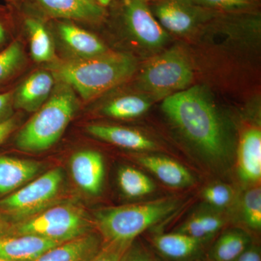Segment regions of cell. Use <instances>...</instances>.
Segmentation results:
<instances>
[{
  "mask_svg": "<svg viewBox=\"0 0 261 261\" xmlns=\"http://www.w3.org/2000/svg\"><path fill=\"white\" fill-rule=\"evenodd\" d=\"M89 135L122 148L135 151L153 150L157 145L138 130L126 127L92 124L87 127Z\"/></svg>",
  "mask_w": 261,
  "mask_h": 261,
  "instance_id": "cell-15",
  "label": "cell"
},
{
  "mask_svg": "<svg viewBox=\"0 0 261 261\" xmlns=\"http://www.w3.org/2000/svg\"><path fill=\"white\" fill-rule=\"evenodd\" d=\"M242 212L245 224L253 230L261 228V190L260 187L245 192L242 202Z\"/></svg>",
  "mask_w": 261,
  "mask_h": 261,
  "instance_id": "cell-26",
  "label": "cell"
},
{
  "mask_svg": "<svg viewBox=\"0 0 261 261\" xmlns=\"http://www.w3.org/2000/svg\"><path fill=\"white\" fill-rule=\"evenodd\" d=\"M118 181L122 192L129 198L148 195L155 189L153 181L147 175L130 166L120 168Z\"/></svg>",
  "mask_w": 261,
  "mask_h": 261,
  "instance_id": "cell-25",
  "label": "cell"
},
{
  "mask_svg": "<svg viewBox=\"0 0 261 261\" xmlns=\"http://www.w3.org/2000/svg\"><path fill=\"white\" fill-rule=\"evenodd\" d=\"M61 243L37 235H6L0 238V257L10 261H34Z\"/></svg>",
  "mask_w": 261,
  "mask_h": 261,
  "instance_id": "cell-11",
  "label": "cell"
},
{
  "mask_svg": "<svg viewBox=\"0 0 261 261\" xmlns=\"http://www.w3.org/2000/svg\"><path fill=\"white\" fill-rule=\"evenodd\" d=\"M149 97L142 95H125L117 97L102 108L107 116L117 119H132L145 114L151 106Z\"/></svg>",
  "mask_w": 261,
  "mask_h": 261,
  "instance_id": "cell-22",
  "label": "cell"
},
{
  "mask_svg": "<svg viewBox=\"0 0 261 261\" xmlns=\"http://www.w3.org/2000/svg\"><path fill=\"white\" fill-rule=\"evenodd\" d=\"M48 68L56 80L89 101L128 80L137 63L129 55L108 51L93 58L55 62Z\"/></svg>",
  "mask_w": 261,
  "mask_h": 261,
  "instance_id": "cell-2",
  "label": "cell"
},
{
  "mask_svg": "<svg viewBox=\"0 0 261 261\" xmlns=\"http://www.w3.org/2000/svg\"><path fill=\"white\" fill-rule=\"evenodd\" d=\"M120 261H160L145 247L135 243H132L123 252Z\"/></svg>",
  "mask_w": 261,
  "mask_h": 261,
  "instance_id": "cell-31",
  "label": "cell"
},
{
  "mask_svg": "<svg viewBox=\"0 0 261 261\" xmlns=\"http://www.w3.org/2000/svg\"><path fill=\"white\" fill-rule=\"evenodd\" d=\"M77 108L74 91L61 83L47 102L18 132L15 145L23 152H39L50 148L63 135Z\"/></svg>",
  "mask_w": 261,
  "mask_h": 261,
  "instance_id": "cell-3",
  "label": "cell"
},
{
  "mask_svg": "<svg viewBox=\"0 0 261 261\" xmlns=\"http://www.w3.org/2000/svg\"><path fill=\"white\" fill-rule=\"evenodd\" d=\"M23 55L19 42H13L0 51V82L13 75L23 62Z\"/></svg>",
  "mask_w": 261,
  "mask_h": 261,
  "instance_id": "cell-27",
  "label": "cell"
},
{
  "mask_svg": "<svg viewBox=\"0 0 261 261\" xmlns=\"http://www.w3.org/2000/svg\"><path fill=\"white\" fill-rule=\"evenodd\" d=\"M89 231H92V223L82 207L73 203H61L10 226L6 235L34 234L64 243Z\"/></svg>",
  "mask_w": 261,
  "mask_h": 261,
  "instance_id": "cell-5",
  "label": "cell"
},
{
  "mask_svg": "<svg viewBox=\"0 0 261 261\" xmlns=\"http://www.w3.org/2000/svg\"><path fill=\"white\" fill-rule=\"evenodd\" d=\"M5 39V31L4 27L0 23V44L4 42Z\"/></svg>",
  "mask_w": 261,
  "mask_h": 261,
  "instance_id": "cell-36",
  "label": "cell"
},
{
  "mask_svg": "<svg viewBox=\"0 0 261 261\" xmlns=\"http://www.w3.org/2000/svg\"><path fill=\"white\" fill-rule=\"evenodd\" d=\"M150 8L167 32L176 35L191 34L219 13L197 6L190 0H154Z\"/></svg>",
  "mask_w": 261,
  "mask_h": 261,
  "instance_id": "cell-8",
  "label": "cell"
},
{
  "mask_svg": "<svg viewBox=\"0 0 261 261\" xmlns=\"http://www.w3.org/2000/svg\"><path fill=\"white\" fill-rule=\"evenodd\" d=\"M46 13L57 18L82 21H98L105 14L96 0H37Z\"/></svg>",
  "mask_w": 261,
  "mask_h": 261,
  "instance_id": "cell-17",
  "label": "cell"
},
{
  "mask_svg": "<svg viewBox=\"0 0 261 261\" xmlns=\"http://www.w3.org/2000/svg\"><path fill=\"white\" fill-rule=\"evenodd\" d=\"M224 219L219 214L200 213L192 216L178 228V232L205 242L223 227Z\"/></svg>",
  "mask_w": 261,
  "mask_h": 261,
  "instance_id": "cell-23",
  "label": "cell"
},
{
  "mask_svg": "<svg viewBox=\"0 0 261 261\" xmlns=\"http://www.w3.org/2000/svg\"><path fill=\"white\" fill-rule=\"evenodd\" d=\"M130 245L104 242L100 251L90 261H120L123 252Z\"/></svg>",
  "mask_w": 261,
  "mask_h": 261,
  "instance_id": "cell-30",
  "label": "cell"
},
{
  "mask_svg": "<svg viewBox=\"0 0 261 261\" xmlns=\"http://www.w3.org/2000/svg\"><path fill=\"white\" fill-rule=\"evenodd\" d=\"M103 244L100 234L89 231L53 247L34 261H90L100 251Z\"/></svg>",
  "mask_w": 261,
  "mask_h": 261,
  "instance_id": "cell-13",
  "label": "cell"
},
{
  "mask_svg": "<svg viewBox=\"0 0 261 261\" xmlns=\"http://www.w3.org/2000/svg\"><path fill=\"white\" fill-rule=\"evenodd\" d=\"M162 110L169 121L196 148L211 161L227 157L226 130L204 87L194 86L163 99Z\"/></svg>",
  "mask_w": 261,
  "mask_h": 261,
  "instance_id": "cell-1",
  "label": "cell"
},
{
  "mask_svg": "<svg viewBox=\"0 0 261 261\" xmlns=\"http://www.w3.org/2000/svg\"><path fill=\"white\" fill-rule=\"evenodd\" d=\"M30 37L31 53L38 63H49L54 60L55 51L49 33L39 20L27 19L25 21Z\"/></svg>",
  "mask_w": 261,
  "mask_h": 261,
  "instance_id": "cell-24",
  "label": "cell"
},
{
  "mask_svg": "<svg viewBox=\"0 0 261 261\" xmlns=\"http://www.w3.org/2000/svg\"><path fill=\"white\" fill-rule=\"evenodd\" d=\"M16 126V120L13 118H9L0 122V145H2L13 133Z\"/></svg>",
  "mask_w": 261,
  "mask_h": 261,
  "instance_id": "cell-33",
  "label": "cell"
},
{
  "mask_svg": "<svg viewBox=\"0 0 261 261\" xmlns=\"http://www.w3.org/2000/svg\"><path fill=\"white\" fill-rule=\"evenodd\" d=\"M123 20L130 37L147 50H158L166 45L169 36L145 0H124Z\"/></svg>",
  "mask_w": 261,
  "mask_h": 261,
  "instance_id": "cell-9",
  "label": "cell"
},
{
  "mask_svg": "<svg viewBox=\"0 0 261 261\" xmlns=\"http://www.w3.org/2000/svg\"><path fill=\"white\" fill-rule=\"evenodd\" d=\"M61 39L78 58H89L108 53L107 47L92 33L70 23L59 25Z\"/></svg>",
  "mask_w": 261,
  "mask_h": 261,
  "instance_id": "cell-20",
  "label": "cell"
},
{
  "mask_svg": "<svg viewBox=\"0 0 261 261\" xmlns=\"http://www.w3.org/2000/svg\"><path fill=\"white\" fill-rule=\"evenodd\" d=\"M233 261H261L260 248L251 245Z\"/></svg>",
  "mask_w": 261,
  "mask_h": 261,
  "instance_id": "cell-34",
  "label": "cell"
},
{
  "mask_svg": "<svg viewBox=\"0 0 261 261\" xmlns=\"http://www.w3.org/2000/svg\"><path fill=\"white\" fill-rule=\"evenodd\" d=\"M141 166L153 173L160 181L173 188L193 185L195 179L186 167L177 161L155 154H141L136 158Z\"/></svg>",
  "mask_w": 261,
  "mask_h": 261,
  "instance_id": "cell-16",
  "label": "cell"
},
{
  "mask_svg": "<svg viewBox=\"0 0 261 261\" xmlns=\"http://www.w3.org/2000/svg\"><path fill=\"white\" fill-rule=\"evenodd\" d=\"M70 170L73 181L82 191L91 195L102 191L105 164L99 152L85 149L75 152L70 159Z\"/></svg>",
  "mask_w": 261,
  "mask_h": 261,
  "instance_id": "cell-10",
  "label": "cell"
},
{
  "mask_svg": "<svg viewBox=\"0 0 261 261\" xmlns=\"http://www.w3.org/2000/svg\"><path fill=\"white\" fill-rule=\"evenodd\" d=\"M203 242L180 232L163 233L152 238L156 250L170 260L185 261L195 257Z\"/></svg>",
  "mask_w": 261,
  "mask_h": 261,
  "instance_id": "cell-19",
  "label": "cell"
},
{
  "mask_svg": "<svg viewBox=\"0 0 261 261\" xmlns=\"http://www.w3.org/2000/svg\"><path fill=\"white\" fill-rule=\"evenodd\" d=\"M63 181L61 168L51 169L0 200V211L18 222L32 217L54 202Z\"/></svg>",
  "mask_w": 261,
  "mask_h": 261,
  "instance_id": "cell-7",
  "label": "cell"
},
{
  "mask_svg": "<svg viewBox=\"0 0 261 261\" xmlns=\"http://www.w3.org/2000/svg\"><path fill=\"white\" fill-rule=\"evenodd\" d=\"M41 167L37 161L0 156V195H10L29 183Z\"/></svg>",
  "mask_w": 261,
  "mask_h": 261,
  "instance_id": "cell-18",
  "label": "cell"
},
{
  "mask_svg": "<svg viewBox=\"0 0 261 261\" xmlns=\"http://www.w3.org/2000/svg\"><path fill=\"white\" fill-rule=\"evenodd\" d=\"M194 78L191 60L183 48L168 49L147 63L139 77L141 89L154 99L168 96L188 88Z\"/></svg>",
  "mask_w": 261,
  "mask_h": 261,
  "instance_id": "cell-6",
  "label": "cell"
},
{
  "mask_svg": "<svg viewBox=\"0 0 261 261\" xmlns=\"http://www.w3.org/2000/svg\"><path fill=\"white\" fill-rule=\"evenodd\" d=\"M252 245L248 233L230 229L219 237L208 253L209 261H233Z\"/></svg>",
  "mask_w": 261,
  "mask_h": 261,
  "instance_id": "cell-21",
  "label": "cell"
},
{
  "mask_svg": "<svg viewBox=\"0 0 261 261\" xmlns=\"http://www.w3.org/2000/svg\"><path fill=\"white\" fill-rule=\"evenodd\" d=\"M96 1L101 5H102V6H106V5H107L111 0H96Z\"/></svg>",
  "mask_w": 261,
  "mask_h": 261,
  "instance_id": "cell-37",
  "label": "cell"
},
{
  "mask_svg": "<svg viewBox=\"0 0 261 261\" xmlns=\"http://www.w3.org/2000/svg\"><path fill=\"white\" fill-rule=\"evenodd\" d=\"M205 9L218 12L246 11L255 5L254 0H190Z\"/></svg>",
  "mask_w": 261,
  "mask_h": 261,
  "instance_id": "cell-29",
  "label": "cell"
},
{
  "mask_svg": "<svg viewBox=\"0 0 261 261\" xmlns=\"http://www.w3.org/2000/svg\"><path fill=\"white\" fill-rule=\"evenodd\" d=\"M14 92H8L0 93V122L8 119V115L11 110L13 102Z\"/></svg>",
  "mask_w": 261,
  "mask_h": 261,
  "instance_id": "cell-32",
  "label": "cell"
},
{
  "mask_svg": "<svg viewBox=\"0 0 261 261\" xmlns=\"http://www.w3.org/2000/svg\"><path fill=\"white\" fill-rule=\"evenodd\" d=\"M10 225L6 222L4 218V215L0 211V238L4 237L8 233Z\"/></svg>",
  "mask_w": 261,
  "mask_h": 261,
  "instance_id": "cell-35",
  "label": "cell"
},
{
  "mask_svg": "<svg viewBox=\"0 0 261 261\" xmlns=\"http://www.w3.org/2000/svg\"><path fill=\"white\" fill-rule=\"evenodd\" d=\"M171 198L106 207L95 213V224L105 243L130 245L142 232L177 210Z\"/></svg>",
  "mask_w": 261,
  "mask_h": 261,
  "instance_id": "cell-4",
  "label": "cell"
},
{
  "mask_svg": "<svg viewBox=\"0 0 261 261\" xmlns=\"http://www.w3.org/2000/svg\"><path fill=\"white\" fill-rule=\"evenodd\" d=\"M202 196L206 203L212 207L224 208L232 201L233 191L231 187L225 184H213L204 189Z\"/></svg>",
  "mask_w": 261,
  "mask_h": 261,
  "instance_id": "cell-28",
  "label": "cell"
},
{
  "mask_svg": "<svg viewBox=\"0 0 261 261\" xmlns=\"http://www.w3.org/2000/svg\"><path fill=\"white\" fill-rule=\"evenodd\" d=\"M54 75L49 70H39L29 76L13 96L15 108L36 112L47 102L55 88Z\"/></svg>",
  "mask_w": 261,
  "mask_h": 261,
  "instance_id": "cell-12",
  "label": "cell"
},
{
  "mask_svg": "<svg viewBox=\"0 0 261 261\" xmlns=\"http://www.w3.org/2000/svg\"><path fill=\"white\" fill-rule=\"evenodd\" d=\"M145 1L147 2V3H148V1H150V0H145ZM152 1H154V0H152Z\"/></svg>",
  "mask_w": 261,
  "mask_h": 261,
  "instance_id": "cell-39",
  "label": "cell"
},
{
  "mask_svg": "<svg viewBox=\"0 0 261 261\" xmlns=\"http://www.w3.org/2000/svg\"><path fill=\"white\" fill-rule=\"evenodd\" d=\"M0 261H10V260H5V259L1 258V257H0Z\"/></svg>",
  "mask_w": 261,
  "mask_h": 261,
  "instance_id": "cell-38",
  "label": "cell"
},
{
  "mask_svg": "<svg viewBox=\"0 0 261 261\" xmlns=\"http://www.w3.org/2000/svg\"><path fill=\"white\" fill-rule=\"evenodd\" d=\"M238 171L240 179L255 184L261 177V132L252 126L244 130L238 149Z\"/></svg>",
  "mask_w": 261,
  "mask_h": 261,
  "instance_id": "cell-14",
  "label": "cell"
}]
</instances>
